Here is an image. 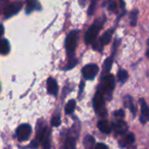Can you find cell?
Wrapping results in <instances>:
<instances>
[{
  "mask_svg": "<svg viewBox=\"0 0 149 149\" xmlns=\"http://www.w3.org/2000/svg\"><path fill=\"white\" fill-rule=\"evenodd\" d=\"M112 127L114 129V131L116 132V134H123L127 130V124L123 120H119L116 122L113 123Z\"/></svg>",
  "mask_w": 149,
  "mask_h": 149,
  "instance_id": "30bf717a",
  "label": "cell"
},
{
  "mask_svg": "<svg viewBox=\"0 0 149 149\" xmlns=\"http://www.w3.org/2000/svg\"><path fill=\"white\" fill-rule=\"evenodd\" d=\"M79 3L81 6H85L86 5V0H79Z\"/></svg>",
  "mask_w": 149,
  "mask_h": 149,
  "instance_id": "f546056e",
  "label": "cell"
},
{
  "mask_svg": "<svg viewBox=\"0 0 149 149\" xmlns=\"http://www.w3.org/2000/svg\"><path fill=\"white\" fill-rule=\"evenodd\" d=\"M105 21H106V17L103 16L101 18L97 19L94 22V24L88 29V31H86V36H85V42H86V45L93 43L95 41V39L97 38L100 31L101 30Z\"/></svg>",
  "mask_w": 149,
  "mask_h": 149,
  "instance_id": "6da1fadb",
  "label": "cell"
},
{
  "mask_svg": "<svg viewBox=\"0 0 149 149\" xmlns=\"http://www.w3.org/2000/svg\"><path fill=\"white\" fill-rule=\"evenodd\" d=\"M113 31H114L113 29H109V30H107V31L102 35V37H101L100 39V43L102 44V45H107V44L110 43Z\"/></svg>",
  "mask_w": 149,
  "mask_h": 149,
  "instance_id": "5bb4252c",
  "label": "cell"
},
{
  "mask_svg": "<svg viewBox=\"0 0 149 149\" xmlns=\"http://www.w3.org/2000/svg\"><path fill=\"white\" fill-rule=\"evenodd\" d=\"M137 15H138V10H134V11H132V13H131V25L132 26H135L136 25Z\"/></svg>",
  "mask_w": 149,
  "mask_h": 149,
  "instance_id": "7402d4cb",
  "label": "cell"
},
{
  "mask_svg": "<svg viewBox=\"0 0 149 149\" xmlns=\"http://www.w3.org/2000/svg\"><path fill=\"white\" fill-rule=\"evenodd\" d=\"M93 107L97 113H99L100 116L104 117L107 115V110L105 107V100L103 93L100 90H99L94 98H93Z\"/></svg>",
  "mask_w": 149,
  "mask_h": 149,
  "instance_id": "277c9868",
  "label": "cell"
},
{
  "mask_svg": "<svg viewBox=\"0 0 149 149\" xmlns=\"http://www.w3.org/2000/svg\"><path fill=\"white\" fill-rule=\"evenodd\" d=\"M124 104H125V107L129 108L130 111L132 112V113L134 115H135L136 113V108L134 107V102H133V98L131 96H126L125 99H124Z\"/></svg>",
  "mask_w": 149,
  "mask_h": 149,
  "instance_id": "e0dca14e",
  "label": "cell"
},
{
  "mask_svg": "<svg viewBox=\"0 0 149 149\" xmlns=\"http://www.w3.org/2000/svg\"><path fill=\"white\" fill-rule=\"evenodd\" d=\"M84 86H85V84H84V82L82 81V82L80 83V90H79V94H81V93H82V91H83V88H84Z\"/></svg>",
  "mask_w": 149,
  "mask_h": 149,
  "instance_id": "f1b7e54d",
  "label": "cell"
},
{
  "mask_svg": "<svg viewBox=\"0 0 149 149\" xmlns=\"http://www.w3.org/2000/svg\"><path fill=\"white\" fill-rule=\"evenodd\" d=\"M39 3L38 0H26V13L30 14L31 12H32L35 10H39Z\"/></svg>",
  "mask_w": 149,
  "mask_h": 149,
  "instance_id": "7c38bea8",
  "label": "cell"
},
{
  "mask_svg": "<svg viewBox=\"0 0 149 149\" xmlns=\"http://www.w3.org/2000/svg\"><path fill=\"white\" fill-rule=\"evenodd\" d=\"M116 7H117V6H116V3H115L113 0H111V1H110V3H109V7H108L109 10H112V11H114V10H116Z\"/></svg>",
  "mask_w": 149,
  "mask_h": 149,
  "instance_id": "d4e9b609",
  "label": "cell"
},
{
  "mask_svg": "<svg viewBox=\"0 0 149 149\" xmlns=\"http://www.w3.org/2000/svg\"><path fill=\"white\" fill-rule=\"evenodd\" d=\"M37 139L39 143L42 144L44 149H50L51 143H50V130L49 128L41 123L40 127H38L37 131Z\"/></svg>",
  "mask_w": 149,
  "mask_h": 149,
  "instance_id": "7a4b0ae2",
  "label": "cell"
},
{
  "mask_svg": "<svg viewBox=\"0 0 149 149\" xmlns=\"http://www.w3.org/2000/svg\"><path fill=\"white\" fill-rule=\"evenodd\" d=\"M79 38V31H72L65 38V49L70 58L74 57V52Z\"/></svg>",
  "mask_w": 149,
  "mask_h": 149,
  "instance_id": "3957f363",
  "label": "cell"
},
{
  "mask_svg": "<svg viewBox=\"0 0 149 149\" xmlns=\"http://www.w3.org/2000/svg\"><path fill=\"white\" fill-rule=\"evenodd\" d=\"M100 86H101L100 90H103V92L110 94V93H112L113 88H114V78H113V76L111 74H108L105 78H103Z\"/></svg>",
  "mask_w": 149,
  "mask_h": 149,
  "instance_id": "ba28073f",
  "label": "cell"
},
{
  "mask_svg": "<svg viewBox=\"0 0 149 149\" xmlns=\"http://www.w3.org/2000/svg\"><path fill=\"white\" fill-rule=\"evenodd\" d=\"M10 47L9 41L5 38H3L2 42H1V54H3V55L8 54L10 52Z\"/></svg>",
  "mask_w": 149,
  "mask_h": 149,
  "instance_id": "ac0fdd59",
  "label": "cell"
},
{
  "mask_svg": "<svg viewBox=\"0 0 149 149\" xmlns=\"http://www.w3.org/2000/svg\"><path fill=\"white\" fill-rule=\"evenodd\" d=\"M118 79H119V81H120L121 83L126 82L128 79V72L123 69L120 70L118 72Z\"/></svg>",
  "mask_w": 149,
  "mask_h": 149,
  "instance_id": "ffe728a7",
  "label": "cell"
},
{
  "mask_svg": "<svg viewBox=\"0 0 149 149\" xmlns=\"http://www.w3.org/2000/svg\"><path fill=\"white\" fill-rule=\"evenodd\" d=\"M22 6H23V3L20 1L14 2V3H11L6 5L5 8H4V10H3L4 17L5 18H8V17H10L11 16L17 14L21 10Z\"/></svg>",
  "mask_w": 149,
  "mask_h": 149,
  "instance_id": "8992f818",
  "label": "cell"
},
{
  "mask_svg": "<svg viewBox=\"0 0 149 149\" xmlns=\"http://www.w3.org/2000/svg\"><path fill=\"white\" fill-rule=\"evenodd\" d=\"M99 72V67L95 64H88L82 69V74L86 79H93Z\"/></svg>",
  "mask_w": 149,
  "mask_h": 149,
  "instance_id": "52a82bcc",
  "label": "cell"
},
{
  "mask_svg": "<svg viewBox=\"0 0 149 149\" xmlns=\"http://www.w3.org/2000/svg\"><path fill=\"white\" fill-rule=\"evenodd\" d=\"M47 91L50 94H52L55 96L58 93V84L56 80L52 78H49L47 79Z\"/></svg>",
  "mask_w": 149,
  "mask_h": 149,
  "instance_id": "8fae6325",
  "label": "cell"
},
{
  "mask_svg": "<svg viewBox=\"0 0 149 149\" xmlns=\"http://www.w3.org/2000/svg\"><path fill=\"white\" fill-rule=\"evenodd\" d=\"M148 45H149V39H148Z\"/></svg>",
  "mask_w": 149,
  "mask_h": 149,
  "instance_id": "1f68e13d",
  "label": "cell"
},
{
  "mask_svg": "<svg viewBox=\"0 0 149 149\" xmlns=\"http://www.w3.org/2000/svg\"><path fill=\"white\" fill-rule=\"evenodd\" d=\"M95 149H108V148L105 144H103V143H99V144L96 145Z\"/></svg>",
  "mask_w": 149,
  "mask_h": 149,
  "instance_id": "83f0119b",
  "label": "cell"
},
{
  "mask_svg": "<svg viewBox=\"0 0 149 149\" xmlns=\"http://www.w3.org/2000/svg\"><path fill=\"white\" fill-rule=\"evenodd\" d=\"M38 143H39V142L36 141H31V143L30 144L29 148H33V149L38 148Z\"/></svg>",
  "mask_w": 149,
  "mask_h": 149,
  "instance_id": "4316f807",
  "label": "cell"
},
{
  "mask_svg": "<svg viewBox=\"0 0 149 149\" xmlns=\"http://www.w3.org/2000/svg\"><path fill=\"white\" fill-rule=\"evenodd\" d=\"M75 107H76V101L74 100H71L65 106V113L66 114H72L74 112Z\"/></svg>",
  "mask_w": 149,
  "mask_h": 149,
  "instance_id": "d6986e66",
  "label": "cell"
},
{
  "mask_svg": "<svg viewBox=\"0 0 149 149\" xmlns=\"http://www.w3.org/2000/svg\"><path fill=\"white\" fill-rule=\"evenodd\" d=\"M141 107V123L145 124L149 120V107L145 102L143 99H141L140 100Z\"/></svg>",
  "mask_w": 149,
  "mask_h": 149,
  "instance_id": "9c48e42d",
  "label": "cell"
},
{
  "mask_svg": "<svg viewBox=\"0 0 149 149\" xmlns=\"http://www.w3.org/2000/svg\"><path fill=\"white\" fill-rule=\"evenodd\" d=\"M51 124L52 127H58L60 124H61V120H60V117L58 115L57 116H54L52 119V121H51Z\"/></svg>",
  "mask_w": 149,
  "mask_h": 149,
  "instance_id": "603a6c76",
  "label": "cell"
},
{
  "mask_svg": "<svg viewBox=\"0 0 149 149\" xmlns=\"http://www.w3.org/2000/svg\"><path fill=\"white\" fill-rule=\"evenodd\" d=\"M134 141H135L134 134H129L126 137V139L124 140L125 145H127V144H132V143L134 142ZM125 145H124V146H125Z\"/></svg>",
  "mask_w": 149,
  "mask_h": 149,
  "instance_id": "cb8c5ba5",
  "label": "cell"
},
{
  "mask_svg": "<svg viewBox=\"0 0 149 149\" xmlns=\"http://www.w3.org/2000/svg\"><path fill=\"white\" fill-rule=\"evenodd\" d=\"M113 57L111 56V57H109V58H107L106 60H105V62H104V71H106V72H109L110 70H111V68H112V65H113Z\"/></svg>",
  "mask_w": 149,
  "mask_h": 149,
  "instance_id": "44dd1931",
  "label": "cell"
},
{
  "mask_svg": "<svg viewBox=\"0 0 149 149\" xmlns=\"http://www.w3.org/2000/svg\"><path fill=\"white\" fill-rule=\"evenodd\" d=\"M31 134V127L28 124H22L16 130V136L19 141H27Z\"/></svg>",
  "mask_w": 149,
  "mask_h": 149,
  "instance_id": "5b68a950",
  "label": "cell"
},
{
  "mask_svg": "<svg viewBox=\"0 0 149 149\" xmlns=\"http://www.w3.org/2000/svg\"><path fill=\"white\" fill-rule=\"evenodd\" d=\"M61 149H76V141L74 137L69 136L64 143Z\"/></svg>",
  "mask_w": 149,
  "mask_h": 149,
  "instance_id": "2e32d148",
  "label": "cell"
},
{
  "mask_svg": "<svg viewBox=\"0 0 149 149\" xmlns=\"http://www.w3.org/2000/svg\"><path fill=\"white\" fill-rule=\"evenodd\" d=\"M114 116L115 117H119V118H123L124 117V112L122 110H119L114 112Z\"/></svg>",
  "mask_w": 149,
  "mask_h": 149,
  "instance_id": "484cf974",
  "label": "cell"
},
{
  "mask_svg": "<svg viewBox=\"0 0 149 149\" xmlns=\"http://www.w3.org/2000/svg\"><path fill=\"white\" fill-rule=\"evenodd\" d=\"M83 143L85 149H93L95 145V140L92 135H86L84 139Z\"/></svg>",
  "mask_w": 149,
  "mask_h": 149,
  "instance_id": "9a60e30c",
  "label": "cell"
},
{
  "mask_svg": "<svg viewBox=\"0 0 149 149\" xmlns=\"http://www.w3.org/2000/svg\"><path fill=\"white\" fill-rule=\"evenodd\" d=\"M147 55H148V57H149V50H148V52H147Z\"/></svg>",
  "mask_w": 149,
  "mask_h": 149,
  "instance_id": "4dcf8cb0",
  "label": "cell"
},
{
  "mask_svg": "<svg viewBox=\"0 0 149 149\" xmlns=\"http://www.w3.org/2000/svg\"><path fill=\"white\" fill-rule=\"evenodd\" d=\"M98 127L100 128V130L104 133V134H110L111 131H112V127L111 125L109 124V122L107 120H100L99 123H98Z\"/></svg>",
  "mask_w": 149,
  "mask_h": 149,
  "instance_id": "4fadbf2b",
  "label": "cell"
}]
</instances>
